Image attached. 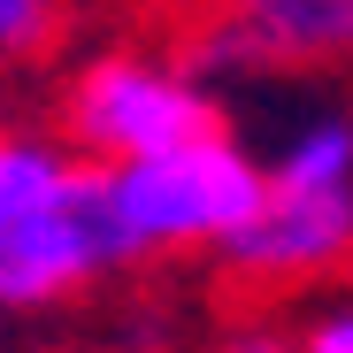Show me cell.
<instances>
[{"mask_svg":"<svg viewBox=\"0 0 353 353\" xmlns=\"http://www.w3.org/2000/svg\"><path fill=\"white\" fill-rule=\"evenodd\" d=\"M230 353H292V345L269 338V330H246V338H230Z\"/></svg>","mask_w":353,"mask_h":353,"instance_id":"9c48e42d","label":"cell"},{"mask_svg":"<svg viewBox=\"0 0 353 353\" xmlns=\"http://www.w3.org/2000/svg\"><path fill=\"white\" fill-rule=\"evenodd\" d=\"M208 70H330L353 62V0H223V23L200 39Z\"/></svg>","mask_w":353,"mask_h":353,"instance_id":"5b68a950","label":"cell"},{"mask_svg":"<svg viewBox=\"0 0 353 353\" xmlns=\"http://www.w3.org/2000/svg\"><path fill=\"white\" fill-rule=\"evenodd\" d=\"M292 353H353V307L315 315V323L300 330V345H292Z\"/></svg>","mask_w":353,"mask_h":353,"instance_id":"ba28073f","label":"cell"},{"mask_svg":"<svg viewBox=\"0 0 353 353\" xmlns=\"http://www.w3.org/2000/svg\"><path fill=\"white\" fill-rule=\"evenodd\" d=\"M54 39V0H0V62H23Z\"/></svg>","mask_w":353,"mask_h":353,"instance_id":"52a82bcc","label":"cell"},{"mask_svg":"<svg viewBox=\"0 0 353 353\" xmlns=\"http://www.w3.org/2000/svg\"><path fill=\"white\" fill-rule=\"evenodd\" d=\"M230 269L246 276H315V269H338L353 254V185L345 192H307V185H276L261 208L215 246Z\"/></svg>","mask_w":353,"mask_h":353,"instance_id":"277c9868","label":"cell"},{"mask_svg":"<svg viewBox=\"0 0 353 353\" xmlns=\"http://www.w3.org/2000/svg\"><path fill=\"white\" fill-rule=\"evenodd\" d=\"M92 169H100V200L115 215V239H123V261L223 246L269 192V169L239 139H223L215 123L161 146V154L92 161Z\"/></svg>","mask_w":353,"mask_h":353,"instance_id":"7a4b0ae2","label":"cell"},{"mask_svg":"<svg viewBox=\"0 0 353 353\" xmlns=\"http://www.w3.org/2000/svg\"><path fill=\"white\" fill-rule=\"evenodd\" d=\"M215 123V92L200 85V70H169V62H139V54H108L70 85V146L85 161H131V154H161L176 139H192Z\"/></svg>","mask_w":353,"mask_h":353,"instance_id":"3957f363","label":"cell"},{"mask_svg":"<svg viewBox=\"0 0 353 353\" xmlns=\"http://www.w3.org/2000/svg\"><path fill=\"white\" fill-rule=\"evenodd\" d=\"M123 261L100 169L77 146L0 131V315L77 300Z\"/></svg>","mask_w":353,"mask_h":353,"instance_id":"6da1fadb","label":"cell"},{"mask_svg":"<svg viewBox=\"0 0 353 353\" xmlns=\"http://www.w3.org/2000/svg\"><path fill=\"white\" fill-rule=\"evenodd\" d=\"M269 176L276 185H307V192H345L353 185V115L345 108L307 115V123L284 139V154H276Z\"/></svg>","mask_w":353,"mask_h":353,"instance_id":"8992f818","label":"cell"}]
</instances>
